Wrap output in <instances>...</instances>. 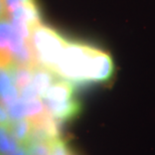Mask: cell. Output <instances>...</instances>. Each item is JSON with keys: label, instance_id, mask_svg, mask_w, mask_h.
Listing matches in <instances>:
<instances>
[{"label": "cell", "instance_id": "obj_8", "mask_svg": "<svg viewBox=\"0 0 155 155\" xmlns=\"http://www.w3.org/2000/svg\"><path fill=\"white\" fill-rule=\"evenodd\" d=\"M9 130L18 144L26 145L30 131H31V124L26 118H23V119L18 121L11 122L10 126H9Z\"/></svg>", "mask_w": 155, "mask_h": 155}, {"label": "cell", "instance_id": "obj_16", "mask_svg": "<svg viewBox=\"0 0 155 155\" xmlns=\"http://www.w3.org/2000/svg\"><path fill=\"white\" fill-rule=\"evenodd\" d=\"M13 85L10 70L0 67V97L9 87Z\"/></svg>", "mask_w": 155, "mask_h": 155}, {"label": "cell", "instance_id": "obj_4", "mask_svg": "<svg viewBox=\"0 0 155 155\" xmlns=\"http://www.w3.org/2000/svg\"><path fill=\"white\" fill-rule=\"evenodd\" d=\"M14 28L8 19L0 20V67L10 69L13 67L10 42Z\"/></svg>", "mask_w": 155, "mask_h": 155}, {"label": "cell", "instance_id": "obj_22", "mask_svg": "<svg viewBox=\"0 0 155 155\" xmlns=\"http://www.w3.org/2000/svg\"><path fill=\"white\" fill-rule=\"evenodd\" d=\"M0 134H1V126H0Z\"/></svg>", "mask_w": 155, "mask_h": 155}, {"label": "cell", "instance_id": "obj_19", "mask_svg": "<svg viewBox=\"0 0 155 155\" xmlns=\"http://www.w3.org/2000/svg\"><path fill=\"white\" fill-rule=\"evenodd\" d=\"M6 11H7V19L10 14L21 4V0H5Z\"/></svg>", "mask_w": 155, "mask_h": 155}, {"label": "cell", "instance_id": "obj_1", "mask_svg": "<svg viewBox=\"0 0 155 155\" xmlns=\"http://www.w3.org/2000/svg\"><path fill=\"white\" fill-rule=\"evenodd\" d=\"M52 73L73 84L104 83L112 78L114 64L106 51L89 43L69 39Z\"/></svg>", "mask_w": 155, "mask_h": 155}, {"label": "cell", "instance_id": "obj_15", "mask_svg": "<svg viewBox=\"0 0 155 155\" xmlns=\"http://www.w3.org/2000/svg\"><path fill=\"white\" fill-rule=\"evenodd\" d=\"M51 147L52 155H73L70 148L66 144V142L61 137L54 139L51 142Z\"/></svg>", "mask_w": 155, "mask_h": 155}, {"label": "cell", "instance_id": "obj_24", "mask_svg": "<svg viewBox=\"0 0 155 155\" xmlns=\"http://www.w3.org/2000/svg\"><path fill=\"white\" fill-rule=\"evenodd\" d=\"M49 155H51V154H49Z\"/></svg>", "mask_w": 155, "mask_h": 155}, {"label": "cell", "instance_id": "obj_25", "mask_svg": "<svg viewBox=\"0 0 155 155\" xmlns=\"http://www.w3.org/2000/svg\"><path fill=\"white\" fill-rule=\"evenodd\" d=\"M73 155H74V154H73Z\"/></svg>", "mask_w": 155, "mask_h": 155}, {"label": "cell", "instance_id": "obj_5", "mask_svg": "<svg viewBox=\"0 0 155 155\" xmlns=\"http://www.w3.org/2000/svg\"><path fill=\"white\" fill-rule=\"evenodd\" d=\"M74 91H75V88H74V84L72 82L58 78L46 90L41 99L57 102L67 101L74 98Z\"/></svg>", "mask_w": 155, "mask_h": 155}, {"label": "cell", "instance_id": "obj_18", "mask_svg": "<svg viewBox=\"0 0 155 155\" xmlns=\"http://www.w3.org/2000/svg\"><path fill=\"white\" fill-rule=\"evenodd\" d=\"M11 124V121L9 119L7 111H6L5 107L0 104V126L3 127H9Z\"/></svg>", "mask_w": 155, "mask_h": 155}, {"label": "cell", "instance_id": "obj_23", "mask_svg": "<svg viewBox=\"0 0 155 155\" xmlns=\"http://www.w3.org/2000/svg\"><path fill=\"white\" fill-rule=\"evenodd\" d=\"M0 20H2V19H0Z\"/></svg>", "mask_w": 155, "mask_h": 155}, {"label": "cell", "instance_id": "obj_10", "mask_svg": "<svg viewBox=\"0 0 155 155\" xmlns=\"http://www.w3.org/2000/svg\"><path fill=\"white\" fill-rule=\"evenodd\" d=\"M9 70H10V73H11L13 85L16 87L19 91H21L23 88H25V87L31 84L33 70L28 69V68L16 67V66L11 67Z\"/></svg>", "mask_w": 155, "mask_h": 155}, {"label": "cell", "instance_id": "obj_13", "mask_svg": "<svg viewBox=\"0 0 155 155\" xmlns=\"http://www.w3.org/2000/svg\"><path fill=\"white\" fill-rule=\"evenodd\" d=\"M28 155H49L51 153V143L48 142H38L25 145Z\"/></svg>", "mask_w": 155, "mask_h": 155}, {"label": "cell", "instance_id": "obj_17", "mask_svg": "<svg viewBox=\"0 0 155 155\" xmlns=\"http://www.w3.org/2000/svg\"><path fill=\"white\" fill-rule=\"evenodd\" d=\"M38 97H39L38 93L36 91V89L35 88V86L32 85V83L20 91V98L25 102L33 100V99L38 98Z\"/></svg>", "mask_w": 155, "mask_h": 155}, {"label": "cell", "instance_id": "obj_9", "mask_svg": "<svg viewBox=\"0 0 155 155\" xmlns=\"http://www.w3.org/2000/svg\"><path fill=\"white\" fill-rule=\"evenodd\" d=\"M48 113V111L41 98L38 97L25 102V118L29 121L30 124L38 121Z\"/></svg>", "mask_w": 155, "mask_h": 155}, {"label": "cell", "instance_id": "obj_6", "mask_svg": "<svg viewBox=\"0 0 155 155\" xmlns=\"http://www.w3.org/2000/svg\"><path fill=\"white\" fill-rule=\"evenodd\" d=\"M58 78L51 70L46 69L45 67L39 66L33 70L32 75V85L35 86L36 91L38 93L39 98H42L45 93L49 87L57 81Z\"/></svg>", "mask_w": 155, "mask_h": 155}, {"label": "cell", "instance_id": "obj_21", "mask_svg": "<svg viewBox=\"0 0 155 155\" xmlns=\"http://www.w3.org/2000/svg\"><path fill=\"white\" fill-rule=\"evenodd\" d=\"M7 18V11H6L5 0H0V19Z\"/></svg>", "mask_w": 155, "mask_h": 155}, {"label": "cell", "instance_id": "obj_11", "mask_svg": "<svg viewBox=\"0 0 155 155\" xmlns=\"http://www.w3.org/2000/svg\"><path fill=\"white\" fill-rule=\"evenodd\" d=\"M19 146L15 138L12 136L9 127L1 126L0 134V155H8Z\"/></svg>", "mask_w": 155, "mask_h": 155}, {"label": "cell", "instance_id": "obj_2", "mask_svg": "<svg viewBox=\"0 0 155 155\" xmlns=\"http://www.w3.org/2000/svg\"><path fill=\"white\" fill-rule=\"evenodd\" d=\"M29 32L30 41L39 66L45 67L52 72L69 39L58 30L42 22L32 26L29 29Z\"/></svg>", "mask_w": 155, "mask_h": 155}, {"label": "cell", "instance_id": "obj_20", "mask_svg": "<svg viewBox=\"0 0 155 155\" xmlns=\"http://www.w3.org/2000/svg\"><path fill=\"white\" fill-rule=\"evenodd\" d=\"M8 155H28V152H27V148L25 145H19L13 152Z\"/></svg>", "mask_w": 155, "mask_h": 155}, {"label": "cell", "instance_id": "obj_12", "mask_svg": "<svg viewBox=\"0 0 155 155\" xmlns=\"http://www.w3.org/2000/svg\"><path fill=\"white\" fill-rule=\"evenodd\" d=\"M5 109L11 122L25 118V101H23L20 97Z\"/></svg>", "mask_w": 155, "mask_h": 155}, {"label": "cell", "instance_id": "obj_7", "mask_svg": "<svg viewBox=\"0 0 155 155\" xmlns=\"http://www.w3.org/2000/svg\"><path fill=\"white\" fill-rule=\"evenodd\" d=\"M13 66L28 68L31 70H35V68L39 67L30 38L25 39L22 48L13 55Z\"/></svg>", "mask_w": 155, "mask_h": 155}, {"label": "cell", "instance_id": "obj_14", "mask_svg": "<svg viewBox=\"0 0 155 155\" xmlns=\"http://www.w3.org/2000/svg\"><path fill=\"white\" fill-rule=\"evenodd\" d=\"M19 97H20V91L14 85H12L0 97V104L2 106H4L5 108H7L9 105H11Z\"/></svg>", "mask_w": 155, "mask_h": 155}, {"label": "cell", "instance_id": "obj_3", "mask_svg": "<svg viewBox=\"0 0 155 155\" xmlns=\"http://www.w3.org/2000/svg\"><path fill=\"white\" fill-rule=\"evenodd\" d=\"M43 102L49 114L60 121L74 119L82 111V105L75 97L61 102L51 100H43Z\"/></svg>", "mask_w": 155, "mask_h": 155}]
</instances>
